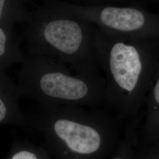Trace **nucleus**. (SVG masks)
I'll list each match as a JSON object with an SVG mask.
<instances>
[{
	"label": "nucleus",
	"mask_w": 159,
	"mask_h": 159,
	"mask_svg": "<svg viewBox=\"0 0 159 159\" xmlns=\"http://www.w3.org/2000/svg\"><path fill=\"white\" fill-rule=\"evenodd\" d=\"M6 159H52L44 148L20 140L14 143Z\"/></svg>",
	"instance_id": "obj_10"
},
{
	"label": "nucleus",
	"mask_w": 159,
	"mask_h": 159,
	"mask_svg": "<svg viewBox=\"0 0 159 159\" xmlns=\"http://www.w3.org/2000/svg\"><path fill=\"white\" fill-rule=\"evenodd\" d=\"M21 64L17 74L20 94L40 106L107 107L105 80L99 73L76 72L56 58L25 53Z\"/></svg>",
	"instance_id": "obj_2"
},
{
	"label": "nucleus",
	"mask_w": 159,
	"mask_h": 159,
	"mask_svg": "<svg viewBox=\"0 0 159 159\" xmlns=\"http://www.w3.org/2000/svg\"><path fill=\"white\" fill-rule=\"evenodd\" d=\"M21 95L16 84L6 74L0 70V125L17 126L30 129L26 114L20 108Z\"/></svg>",
	"instance_id": "obj_5"
},
{
	"label": "nucleus",
	"mask_w": 159,
	"mask_h": 159,
	"mask_svg": "<svg viewBox=\"0 0 159 159\" xmlns=\"http://www.w3.org/2000/svg\"><path fill=\"white\" fill-rule=\"evenodd\" d=\"M54 159H104L115 153L126 123L108 107L40 106L25 114Z\"/></svg>",
	"instance_id": "obj_1"
},
{
	"label": "nucleus",
	"mask_w": 159,
	"mask_h": 159,
	"mask_svg": "<svg viewBox=\"0 0 159 159\" xmlns=\"http://www.w3.org/2000/svg\"><path fill=\"white\" fill-rule=\"evenodd\" d=\"M70 0H68V1H66V2H69Z\"/></svg>",
	"instance_id": "obj_12"
},
{
	"label": "nucleus",
	"mask_w": 159,
	"mask_h": 159,
	"mask_svg": "<svg viewBox=\"0 0 159 159\" xmlns=\"http://www.w3.org/2000/svg\"><path fill=\"white\" fill-rule=\"evenodd\" d=\"M21 42L13 27L0 25V70L6 71L10 66L24 61Z\"/></svg>",
	"instance_id": "obj_7"
},
{
	"label": "nucleus",
	"mask_w": 159,
	"mask_h": 159,
	"mask_svg": "<svg viewBox=\"0 0 159 159\" xmlns=\"http://www.w3.org/2000/svg\"><path fill=\"white\" fill-rule=\"evenodd\" d=\"M95 45L98 62L106 74L107 107L127 123L142 115L153 65L137 46L100 37Z\"/></svg>",
	"instance_id": "obj_4"
},
{
	"label": "nucleus",
	"mask_w": 159,
	"mask_h": 159,
	"mask_svg": "<svg viewBox=\"0 0 159 159\" xmlns=\"http://www.w3.org/2000/svg\"><path fill=\"white\" fill-rule=\"evenodd\" d=\"M134 159H159V139L145 145H134Z\"/></svg>",
	"instance_id": "obj_11"
},
{
	"label": "nucleus",
	"mask_w": 159,
	"mask_h": 159,
	"mask_svg": "<svg viewBox=\"0 0 159 159\" xmlns=\"http://www.w3.org/2000/svg\"><path fill=\"white\" fill-rule=\"evenodd\" d=\"M143 121L134 145H145L159 139V69L154 73L145 99Z\"/></svg>",
	"instance_id": "obj_6"
},
{
	"label": "nucleus",
	"mask_w": 159,
	"mask_h": 159,
	"mask_svg": "<svg viewBox=\"0 0 159 159\" xmlns=\"http://www.w3.org/2000/svg\"><path fill=\"white\" fill-rule=\"evenodd\" d=\"M23 23L27 54L56 58L76 72L98 73L95 42L84 20L44 4L27 12Z\"/></svg>",
	"instance_id": "obj_3"
},
{
	"label": "nucleus",
	"mask_w": 159,
	"mask_h": 159,
	"mask_svg": "<svg viewBox=\"0 0 159 159\" xmlns=\"http://www.w3.org/2000/svg\"><path fill=\"white\" fill-rule=\"evenodd\" d=\"M27 12L23 0H0V25L24 23Z\"/></svg>",
	"instance_id": "obj_9"
},
{
	"label": "nucleus",
	"mask_w": 159,
	"mask_h": 159,
	"mask_svg": "<svg viewBox=\"0 0 159 159\" xmlns=\"http://www.w3.org/2000/svg\"><path fill=\"white\" fill-rule=\"evenodd\" d=\"M142 116L126 123L124 135L111 159H134V148Z\"/></svg>",
	"instance_id": "obj_8"
}]
</instances>
